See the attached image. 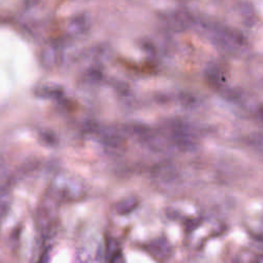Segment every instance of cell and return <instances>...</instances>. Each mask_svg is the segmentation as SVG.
I'll return each mask as SVG.
<instances>
[{"mask_svg": "<svg viewBox=\"0 0 263 263\" xmlns=\"http://www.w3.org/2000/svg\"><path fill=\"white\" fill-rule=\"evenodd\" d=\"M49 194L58 201H74L80 199L84 195V187L81 181L74 175L66 172H59L50 182Z\"/></svg>", "mask_w": 263, "mask_h": 263, "instance_id": "obj_1", "label": "cell"}, {"mask_svg": "<svg viewBox=\"0 0 263 263\" xmlns=\"http://www.w3.org/2000/svg\"><path fill=\"white\" fill-rule=\"evenodd\" d=\"M58 200L49 193L45 196L36 214V223L40 233L46 237H50L55 228L58 217Z\"/></svg>", "mask_w": 263, "mask_h": 263, "instance_id": "obj_2", "label": "cell"}, {"mask_svg": "<svg viewBox=\"0 0 263 263\" xmlns=\"http://www.w3.org/2000/svg\"><path fill=\"white\" fill-rule=\"evenodd\" d=\"M63 54H64L63 42L50 41L41 49L40 60L44 67L52 68L62 61Z\"/></svg>", "mask_w": 263, "mask_h": 263, "instance_id": "obj_3", "label": "cell"}, {"mask_svg": "<svg viewBox=\"0 0 263 263\" xmlns=\"http://www.w3.org/2000/svg\"><path fill=\"white\" fill-rule=\"evenodd\" d=\"M146 252L157 262H165L172 254V248L164 238H157L146 246Z\"/></svg>", "mask_w": 263, "mask_h": 263, "instance_id": "obj_4", "label": "cell"}, {"mask_svg": "<svg viewBox=\"0 0 263 263\" xmlns=\"http://www.w3.org/2000/svg\"><path fill=\"white\" fill-rule=\"evenodd\" d=\"M37 96L42 98H49V99H59L63 96V89L59 85L52 84H45L40 85L35 89Z\"/></svg>", "mask_w": 263, "mask_h": 263, "instance_id": "obj_5", "label": "cell"}, {"mask_svg": "<svg viewBox=\"0 0 263 263\" xmlns=\"http://www.w3.org/2000/svg\"><path fill=\"white\" fill-rule=\"evenodd\" d=\"M10 203V196L6 189H0V227L8 212Z\"/></svg>", "mask_w": 263, "mask_h": 263, "instance_id": "obj_6", "label": "cell"}, {"mask_svg": "<svg viewBox=\"0 0 263 263\" xmlns=\"http://www.w3.org/2000/svg\"><path fill=\"white\" fill-rule=\"evenodd\" d=\"M108 263H126V261L122 252L118 251L108 259Z\"/></svg>", "mask_w": 263, "mask_h": 263, "instance_id": "obj_7", "label": "cell"}, {"mask_svg": "<svg viewBox=\"0 0 263 263\" xmlns=\"http://www.w3.org/2000/svg\"><path fill=\"white\" fill-rule=\"evenodd\" d=\"M50 260V255H49V249H46L40 256V259L38 263H49Z\"/></svg>", "mask_w": 263, "mask_h": 263, "instance_id": "obj_8", "label": "cell"}, {"mask_svg": "<svg viewBox=\"0 0 263 263\" xmlns=\"http://www.w3.org/2000/svg\"><path fill=\"white\" fill-rule=\"evenodd\" d=\"M249 263H263V254H259L255 256Z\"/></svg>", "mask_w": 263, "mask_h": 263, "instance_id": "obj_9", "label": "cell"}]
</instances>
